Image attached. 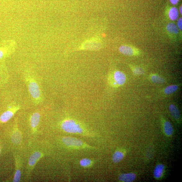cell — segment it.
<instances>
[{
	"label": "cell",
	"mask_w": 182,
	"mask_h": 182,
	"mask_svg": "<svg viewBox=\"0 0 182 182\" xmlns=\"http://www.w3.org/2000/svg\"><path fill=\"white\" fill-rule=\"evenodd\" d=\"M62 129L67 133L83 134L84 130L80 124L76 121L72 119H67L62 122Z\"/></svg>",
	"instance_id": "obj_1"
},
{
	"label": "cell",
	"mask_w": 182,
	"mask_h": 182,
	"mask_svg": "<svg viewBox=\"0 0 182 182\" xmlns=\"http://www.w3.org/2000/svg\"><path fill=\"white\" fill-rule=\"evenodd\" d=\"M126 80L125 74L120 71H114L110 75L109 81L113 88H118L124 85Z\"/></svg>",
	"instance_id": "obj_2"
},
{
	"label": "cell",
	"mask_w": 182,
	"mask_h": 182,
	"mask_svg": "<svg viewBox=\"0 0 182 182\" xmlns=\"http://www.w3.org/2000/svg\"><path fill=\"white\" fill-rule=\"evenodd\" d=\"M62 141L66 145L70 148H82L89 147L81 140L74 137H64L62 138Z\"/></svg>",
	"instance_id": "obj_3"
},
{
	"label": "cell",
	"mask_w": 182,
	"mask_h": 182,
	"mask_svg": "<svg viewBox=\"0 0 182 182\" xmlns=\"http://www.w3.org/2000/svg\"><path fill=\"white\" fill-rule=\"evenodd\" d=\"M119 51L122 54L129 57L138 56L141 54V51L132 46L124 45L120 47Z\"/></svg>",
	"instance_id": "obj_4"
},
{
	"label": "cell",
	"mask_w": 182,
	"mask_h": 182,
	"mask_svg": "<svg viewBox=\"0 0 182 182\" xmlns=\"http://www.w3.org/2000/svg\"><path fill=\"white\" fill-rule=\"evenodd\" d=\"M44 156V153L41 151H37L34 152L31 155L29 161L27 171L28 173L32 171L37 162Z\"/></svg>",
	"instance_id": "obj_5"
},
{
	"label": "cell",
	"mask_w": 182,
	"mask_h": 182,
	"mask_svg": "<svg viewBox=\"0 0 182 182\" xmlns=\"http://www.w3.org/2000/svg\"><path fill=\"white\" fill-rule=\"evenodd\" d=\"M29 92L32 97L35 100H38L41 97V92L39 85L36 82L31 80L29 84Z\"/></svg>",
	"instance_id": "obj_6"
},
{
	"label": "cell",
	"mask_w": 182,
	"mask_h": 182,
	"mask_svg": "<svg viewBox=\"0 0 182 182\" xmlns=\"http://www.w3.org/2000/svg\"><path fill=\"white\" fill-rule=\"evenodd\" d=\"M101 43L96 40H90L86 41L81 46L82 49L94 51L100 49L101 48Z\"/></svg>",
	"instance_id": "obj_7"
},
{
	"label": "cell",
	"mask_w": 182,
	"mask_h": 182,
	"mask_svg": "<svg viewBox=\"0 0 182 182\" xmlns=\"http://www.w3.org/2000/svg\"><path fill=\"white\" fill-rule=\"evenodd\" d=\"M18 107L8 110L2 113L0 117V121L2 123H5L9 121L13 117L14 114L19 109Z\"/></svg>",
	"instance_id": "obj_8"
},
{
	"label": "cell",
	"mask_w": 182,
	"mask_h": 182,
	"mask_svg": "<svg viewBox=\"0 0 182 182\" xmlns=\"http://www.w3.org/2000/svg\"><path fill=\"white\" fill-rule=\"evenodd\" d=\"M15 172L13 182H17L20 181L21 176V164L18 157H15Z\"/></svg>",
	"instance_id": "obj_9"
},
{
	"label": "cell",
	"mask_w": 182,
	"mask_h": 182,
	"mask_svg": "<svg viewBox=\"0 0 182 182\" xmlns=\"http://www.w3.org/2000/svg\"><path fill=\"white\" fill-rule=\"evenodd\" d=\"M40 119V115L38 112H35L30 118V124L34 131L37 129Z\"/></svg>",
	"instance_id": "obj_10"
},
{
	"label": "cell",
	"mask_w": 182,
	"mask_h": 182,
	"mask_svg": "<svg viewBox=\"0 0 182 182\" xmlns=\"http://www.w3.org/2000/svg\"><path fill=\"white\" fill-rule=\"evenodd\" d=\"M136 175L133 173L122 174L119 177V180L121 181L131 182L135 180Z\"/></svg>",
	"instance_id": "obj_11"
},
{
	"label": "cell",
	"mask_w": 182,
	"mask_h": 182,
	"mask_svg": "<svg viewBox=\"0 0 182 182\" xmlns=\"http://www.w3.org/2000/svg\"><path fill=\"white\" fill-rule=\"evenodd\" d=\"M149 78L150 81L156 84H164L166 82L165 79L163 77L157 74L152 73L150 74Z\"/></svg>",
	"instance_id": "obj_12"
},
{
	"label": "cell",
	"mask_w": 182,
	"mask_h": 182,
	"mask_svg": "<svg viewBox=\"0 0 182 182\" xmlns=\"http://www.w3.org/2000/svg\"><path fill=\"white\" fill-rule=\"evenodd\" d=\"M169 109L171 115L176 120H179L180 118V114L179 109L174 104H171L169 106Z\"/></svg>",
	"instance_id": "obj_13"
},
{
	"label": "cell",
	"mask_w": 182,
	"mask_h": 182,
	"mask_svg": "<svg viewBox=\"0 0 182 182\" xmlns=\"http://www.w3.org/2000/svg\"><path fill=\"white\" fill-rule=\"evenodd\" d=\"M164 166L163 164L157 165L154 169V176L157 179H159L163 175L164 170Z\"/></svg>",
	"instance_id": "obj_14"
},
{
	"label": "cell",
	"mask_w": 182,
	"mask_h": 182,
	"mask_svg": "<svg viewBox=\"0 0 182 182\" xmlns=\"http://www.w3.org/2000/svg\"><path fill=\"white\" fill-rule=\"evenodd\" d=\"M179 10L175 7L171 8L168 11V16L172 21L176 20L179 17Z\"/></svg>",
	"instance_id": "obj_15"
},
{
	"label": "cell",
	"mask_w": 182,
	"mask_h": 182,
	"mask_svg": "<svg viewBox=\"0 0 182 182\" xmlns=\"http://www.w3.org/2000/svg\"><path fill=\"white\" fill-rule=\"evenodd\" d=\"M179 86L178 84H173L166 87L163 90L164 94L169 95L175 93L179 89Z\"/></svg>",
	"instance_id": "obj_16"
},
{
	"label": "cell",
	"mask_w": 182,
	"mask_h": 182,
	"mask_svg": "<svg viewBox=\"0 0 182 182\" xmlns=\"http://www.w3.org/2000/svg\"><path fill=\"white\" fill-rule=\"evenodd\" d=\"M164 132L166 135L171 136L172 135L173 132L172 125L171 122L168 121H166L164 124Z\"/></svg>",
	"instance_id": "obj_17"
},
{
	"label": "cell",
	"mask_w": 182,
	"mask_h": 182,
	"mask_svg": "<svg viewBox=\"0 0 182 182\" xmlns=\"http://www.w3.org/2000/svg\"><path fill=\"white\" fill-rule=\"evenodd\" d=\"M124 157V153L120 150H118L114 152L112 157V161L115 163L120 162Z\"/></svg>",
	"instance_id": "obj_18"
},
{
	"label": "cell",
	"mask_w": 182,
	"mask_h": 182,
	"mask_svg": "<svg viewBox=\"0 0 182 182\" xmlns=\"http://www.w3.org/2000/svg\"><path fill=\"white\" fill-rule=\"evenodd\" d=\"M130 69L132 71L133 74L135 76H140L143 75L145 73V70L141 67L133 66H130Z\"/></svg>",
	"instance_id": "obj_19"
},
{
	"label": "cell",
	"mask_w": 182,
	"mask_h": 182,
	"mask_svg": "<svg viewBox=\"0 0 182 182\" xmlns=\"http://www.w3.org/2000/svg\"><path fill=\"white\" fill-rule=\"evenodd\" d=\"M166 29L168 32L173 34H177L179 33V29L175 23H169L166 26Z\"/></svg>",
	"instance_id": "obj_20"
},
{
	"label": "cell",
	"mask_w": 182,
	"mask_h": 182,
	"mask_svg": "<svg viewBox=\"0 0 182 182\" xmlns=\"http://www.w3.org/2000/svg\"><path fill=\"white\" fill-rule=\"evenodd\" d=\"M21 134L18 129H16L13 134L12 141L13 143L16 144H18L20 143L21 141Z\"/></svg>",
	"instance_id": "obj_21"
},
{
	"label": "cell",
	"mask_w": 182,
	"mask_h": 182,
	"mask_svg": "<svg viewBox=\"0 0 182 182\" xmlns=\"http://www.w3.org/2000/svg\"><path fill=\"white\" fill-rule=\"evenodd\" d=\"M93 162L92 160L87 158H84L81 160L80 162V165L82 167H88L92 165Z\"/></svg>",
	"instance_id": "obj_22"
},
{
	"label": "cell",
	"mask_w": 182,
	"mask_h": 182,
	"mask_svg": "<svg viewBox=\"0 0 182 182\" xmlns=\"http://www.w3.org/2000/svg\"><path fill=\"white\" fill-rule=\"evenodd\" d=\"M177 26L178 29L180 30L182 29V19L180 18L178 19L177 22Z\"/></svg>",
	"instance_id": "obj_23"
},
{
	"label": "cell",
	"mask_w": 182,
	"mask_h": 182,
	"mask_svg": "<svg viewBox=\"0 0 182 182\" xmlns=\"http://www.w3.org/2000/svg\"><path fill=\"white\" fill-rule=\"evenodd\" d=\"M180 0H170V2L172 5H176L177 4L180 2Z\"/></svg>",
	"instance_id": "obj_24"
},
{
	"label": "cell",
	"mask_w": 182,
	"mask_h": 182,
	"mask_svg": "<svg viewBox=\"0 0 182 182\" xmlns=\"http://www.w3.org/2000/svg\"><path fill=\"white\" fill-rule=\"evenodd\" d=\"M3 56V53L2 51L0 50V59H1Z\"/></svg>",
	"instance_id": "obj_25"
},
{
	"label": "cell",
	"mask_w": 182,
	"mask_h": 182,
	"mask_svg": "<svg viewBox=\"0 0 182 182\" xmlns=\"http://www.w3.org/2000/svg\"><path fill=\"white\" fill-rule=\"evenodd\" d=\"M182 6H180V7L179 12L180 13V14L182 15Z\"/></svg>",
	"instance_id": "obj_26"
},
{
	"label": "cell",
	"mask_w": 182,
	"mask_h": 182,
	"mask_svg": "<svg viewBox=\"0 0 182 182\" xmlns=\"http://www.w3.org/2000/svg\"><path fill=\"white\" fill-rule=\"evenodd\" d=\"M1 146H0V155H1Z\"/></svg>",
	"instance_id": "obj_27"
}]
</instances>
